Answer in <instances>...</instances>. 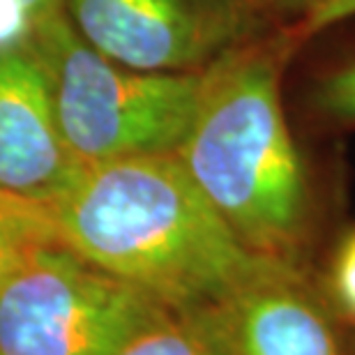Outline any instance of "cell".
Segmentation results:
<instances>
[{
    "label": "cell",
    "mask_w": 355,
    "mask_h": 355,
    "mask_svg": "<svg viewBox=\"0 0 355 355\" xmlns=\"http://www.w3.org/2000/svg\"><path fill=\"white\" fill-rule=\"evenodd\" d=\"M300 49L288 26H275L205 67L194 118L175 148L240 243L295 268L316 233L314 182L282 92L284 72Z\"/></svg>",
    "instance_id": "6da1fadb"
},
{
    "label": "cell",
    "mask_w": 355,
    "mask_h": 355,
    "mask_svg": "<svg viewBox=\"0 0 355 355\" xmlns=\"http://www.w3.org/2000/svg\"><path fill=\"white\" fill-rule=\"evenodd\" d=\"M53 215L62 245L171 311L215 307L270 263L236 238L175 153L86 166Z\"/></svg>",
    "instance_id": "7a4b0ae2"
},
{
    "label": "cell",
    "mask_w": 355,
    "mask_h": 355,
    "mask_svg": "<svg viewBox=\"0 0 355 355\" xmlns=\"http://www.w3.org/2000/svg\"><path fill=\"white\" fill-rule=\"evenodd\" d=\"M28 44L44 67L65 146L83 168L182 144L205 69L153 74L113 62L74 31L65 10L42 19Z\"/></svg>",
    "instance_id": "3957f363"
},
{
    "label": "cell",
    "mask_w": 355,
    "mask_h": 355,
    "mask_svg": "<svg viewBox=\"0 0 355 355\" xmlns=\"http://www.w3.org/2000/svg\"><path fill=\"white\" fill-rule=\"evenodd\" d=\"M166 311L62 243L51 245L0 284V355H113Z\"/></svg>",
    "instance_id": "277c9868"
},
{
    "label": "cell",
    "mask_w": 355,
    "mask_h": 355,
    "mask_svg": "<svg viewBox=\"0 0 355 355\" xmlns=\"http://www.w3.org/2000/svg\"><path fill=\"white\" fill-rule=\"evenodd\" d=\"M62 10L92 49L153 74L201 72L275 28L245 0H65Z\"/></svg>",
    "instance_id": "5b68a950"
},
{
    "label": "cell",
    "mask_w": 355,
    "mask_h": 355,
    "mask_svg": "<svg viewBox=\"0 0 355 355\" xmlns=\"http://www.w3.org/2000/svg\"><path fill=\"white\" fill-rule=\"evenodd\" d=\"M81 171L31 44L0 53V191L53 205Z\"/></svg>",
    "instance_id": "8992f818"
},
{
    "label": "cell",
    "mask_w": 355,
    "mask_h": 355,
    "mask_svg": "<svg viewBox=\"0 0 355 355\" xmlns=\"http://www.w3.org/2000/svg\"><path fill=\"white\" fill-rule=\"evenodd\" d=\"M210 309L231 355H346L335 314L302 268L270 261Z\"/></svg>",
    "instance_id": "52a82bcc"
},
{
    "label": "cell",
    "mask_w": 355,
    "mask_h": 355,
    "mask_svg": "<svg viewBox=\"0 0 355 355\" xmlns=\"http://www.w3.org/2000/svg\"><path fill=\"white\" fill-rule=\"evenodd\" d=\"M113 355H231L212 309L166 311Z\"/></svg>",
    "instance_id": "ba28073f"
},
{
    "label": "cell",
    "mask_w": 355,
    "mask_h": 355,
    "mask_svg": "<svg viewBox=\"0 0 355 355\" xmlns=\"http://www.w3.org/2000/svg\"><path fill=\"white\" fill-rule=\"evenodd\" d=\"M60 243L53 205L0 191V284L37 252Z\"/></svg>",
    "instance_id": "9c48e42d"
},
{
    "label": "cell",
    "mask_w": 355,
    "mask_h": 355,
    "mask_svg": "<svg viewBox=\"0 0 355 355\" xmlns=\"http://www.w3.org/2000/svg\"><path fill=\"white\" fill-rule=\"evenodd\" d=\"M304 113L330 132L355 130V51L314 69L304 86Z\"/></svg>",
    "instance_id": "30bf717a"
},
{
    "label": "cell",
    "mask_w": 355,
    "mask_h": 355,
    "mask_svg": "<svg viewBox=\"0 0 355 355\" xmlns=\"http://www.w3.org/2000/svg\"><path fill=\"white\" fill-rule=\"evenodd\" d=\"M321 295L332 314L355 325V226H351L332 247Z\"/></svg>",
    "instance_id": "8fae6325"
},
{
    "label": "cell",
    "mask_w": 355,
    "mask_h": 355,
    "mask_svg": "<svg viewBox=\"0 0 355 355\" xmlns=\"http://www.w3.org/2000/svg\"><path fill=\"white\" fill-rule=\"evenodd\" d=\"M355 17V0H311L295 24L288 26L297 44L304 46L318 35Z\"/></svg>",
    "instance_id": "7c38bea8"
},
{
    "label": "cell",
    "mask_w": 355,
    "mask_h": 355,
    "mask_svg": "<svg viewBox=\"0 0 355 355\" xmlns=\"http://www.w3.org/2000/svg\"><path fill=\"white\" fill-rule=\"evenodd\" d=\"M270 26H291L302 17L311 0H245Z\"/></svg>",
    "instance_id": "4fadbf2b"
},
{
    "label": "cell",
    "mask_w": 355,
    "mask_h": 355,
    "mask_svg": "<svg viewBox=\"0 0 355 355\" xmlns=\"http://www.w3.org/2000/svg\"><path fill=\"white\" fill-rule=\"evenodd\" d=\"M62 5H65V0H0V7L26 14L37 24L42 19H46L49 14L62 10Z\"/></svg>",
    "instance_id": "5bb4252c"
}]
</instances>
